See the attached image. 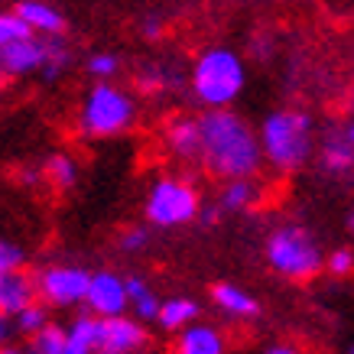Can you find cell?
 Returning a JSON list of instances; mask_svg holds the SVG:
<instances>
[{"label": "cell", "mask_w": 354, "mask_h": 354, "mask_svg": "<svg viewBox=\"0 0 354 354\" xmlns=\"http://www.w3.org/2000/svg\"><path fill=\"white\" fill-rule=\"evenodd\" d=\"M202 124V156L198 162L208 176L221 183H237V179H257L263 166L260 153V137L234 108L231 111H205L198 114Z\"/></svg>", "instance_id": "6da1fadb"}, {"label": "cell", "mask_w": 354, "mask_h": 354, "mask_svg": "<svg viewBox=\"0 0 354 354\" xmlns=\"http://www.w3.org/2000/svg\"><path fill=\"white\" fill-rule=\"evenodd\" d=\"M263 162L277 172H299L315 150V124L299 108L270 111L257 130Z\"/></svg>", "instance_id": "7a4b0ae2"}, {"label": "cell", "mask_w": 354, "mask_h": 354, "mask_svg": "<svg viewBox=\"0 0 354 354\" xmlns=\"http://www.w3.org/2000/svg\"><path fill=\"white\" fill-rule=\"evenodd\" d=\"M189 85H192L195 101L205 111H231V104L241 97L247 85V65L234 49L208 46L195 55Z\"/></svg>", "instance_id": "3957f363"}, {"label": "cell", "mask_w": 354, "mask_h": 354, "mask_svg": "<svg viewBox=\"0 0 354 354\" xmlns=\"http://www.w3.org/2000/svg\"><path fill=\"white\" fill-rule=\"evenodd\" d=\"M137 124V97L118 82H95L82 97L78 130L91 140H111L133 130Z\"/></svg>", "instance_id": "277c9868"}, {"label": "cell", "mask_w": 354, "mask_h": 354, "mask_svg": "<svg viewBox=\"0 0 354 354\" xmlns=\"http://www.w3.org/2000/svg\"><path fill=\"white\" fill-rule=\"evenodd\" d=\"M263 254H267L270 270L290 283L315 279L325 270V254L319 250V241L302 225H279L267 237Z\"/></svg>", "instance_id": "5b68a950"}, {"label": "cell", "mask_w": 354, "mask_h": 354, "mask_svg": "<svg viewBox=\"0 0 354 354\" xmlns=\"http://www.w3.org/2000/svg\"><path fill=\"white\" fill-rule=\"evenodd\" d=\"M143 215L156 227H183L202 215V195L185 176H160L147 192Z\"/></svg>", "instance_id": "8992f818"}, {"label": "cell", "mask_w": 354, "mask_h": 354, "mask_svg": "<svg viewBox=\"0 0 354 354\" xmlns=\"http://www.w3.org/2000/svg\"><path fill=\"white\" fill-rule=\"evenodd\" d=\"M88 286H91V270L75 267V263H53L36 277L39 302L55 309L82 306L88 299Z\"/></svg>", "instance_id": "52a82bcc"}, {"label": "cell", "mask_w": 354, "mask_h": 354, "mask_svg": "<svg viewBox=\"0 0 354 354\" xmlns=\"http://www.w3.org/2000/svg\"><path fill=\"white\" fill-rule=\"evenodd\" d=\"M147 325L133 315L120 319H97L95 328V354H137L147 348Z\"/></svg>", "instance_id": "ba28073f"}, {"label": "cell", "mask_w": 354, "mask_h": 354, "mask_svg": "<svg viewBox=\"0 0 354 354\" xmlns=\"http://www.w3.org/2000/svg\"><path fill=\"white\" fill-rule=\"evenodd\" d=\"M85 306L91 309L95 319H120L130 309L127 302V277H120L114 270H97L91 273Z\"/></svg>", "instance_id": "9c48e42d"}, {"label": "cell", "mask_w": 354, "mask_h": 354, "mask_svg": "<svg viewBox=\"0 0 354 354\" xmlns=\"http://www.w3.org/2000/svg\"><path fill=\"white\" fill-rule=\"evenodd\" d=\"M46 62H49V39H43V36H26L0 53V72L10 78L43 75Z\"/></svg>", "instance_id": "30bf717a"}, {"label": "cell", "mask_w": 354, "mask_h": 354, "mask_svg": "<svg viewBox=\"0 0 354 354\" xmlns=\"http://www.w3.org/2000/svg\"><path fill=\"white\" fill-rule=\"evenodd\" d=\"M36 302H39L36 277H30L26 270L0 273V315L3 319H17V315H23Z\"/></svg>", "instance_id": "8fae6325"}, {"label": "cell", "mask_w": 354, "mask_h": 354, "mask_svg": "<svg viewBox=\"0 0 354 354\" xmlns=\"http://www.w3.org/2000/svg\"><path fill=\"white\" fill-rule=\"evenodd\" d=\"M162 143L169 156H176L179 162H198L202 156V124L198 118H172L162 130Z\"/></svg>", "instance_id": "7c38bea8"}, {"label": "cell", "mask_w": 354, "mask_h": 354, "mask_svg": "<svg viewBox=\"0 0 354 354\" xmlns=\"http://www.w3.org/2000/svg\"><path fill=\"white\" fill-rule=\"evenodd\" d=\"M13 13L26 23V30L32 36H43V39H62L65 32V13L53 3H43V0H20Z\"/></svg>", "instance_id": "4fadbf2b"}, {"label": "cell", "mask_w": 354, "mask_h": 354, "mask_svg": "<svg viewBox=\"0 0 354 354\" xmlns=\"http://www.w3.org/2000/svg\"><path fill=\"white\" fill-rule=\"evenodd\" d=\"M176 354H227V342L221 328L208 322H195L189 325L185 332L176 335V344H172Z\"/></svg>", "instance_id": "5bb4252c"}, {"label": "cell", "mask_w": 354, "mask_h": 354, "mask_svg": "<svg viewBox=\"0 0 354 354\" xmlns=\"http://www.w3.org/2000/svg\"><path fill=\"white\" fill-rule=\"evenodd\" d=\"M212 302H215L225 315H231V319H254V315H260L257 296H250V292H247L244 286H237V283H215V286H212Z\"/></svg>", "instance_id": "9a60e30c"}, {"label": "cell", "mask_w": 354, "mask_h": 354, "mask_svg": "<svg viewBox=\"0 0 354 354\" xmlns=\"http://www.w3.org/2000/svg\"><path fill=\"white\" fill-rule=\"evenodd\" d=\"M195 319H198V302L189 299V296H169V299H162L160 306V328H166V332H185L189 325H195Z\"/></svg>", "instance_id": "2e32d148"}, {"label": "cell", "mask_w": 354, "mask_h": 354, "mask_svg": "<svg viewBox=\"0 0 354 354\" xmlns=\"http://www.w3.org/2000/svg\"><path fill=\"white\" fill-rule=\"evenodd\" d=\"M127 302H130V312H133L137 322H156V319H160L162 302L156 299L153 286L143 277H127Z\"/></svg>", "instance_id": "e0dca14e"}, {"label": "cell", "mask_w": 354, "mask_h": 354, "mask_svg": "<svg viewBox=\"0 0 354 354\" xmlns=\"http://www.w3.org/2000/svg\"><path fill=\"white\" fill-rule=\"evenodd\" d=\"M260 189L257 179H237V183H225L221 189V198H218V208L221 212H247V208H254L260 202Z\"/></svg>", "instance_id": "ac0fdd59"}, {"label": "cell", "mask_w": 354, "mask_h": 354, "mask_svg": "<svg viewBox=\"0 0 354 354\" xmlns=\"http://www.w3.org/2000/svg\"><path fill=\"white\" fill-rule=\"evenodd\" d=\"M319 160L328 172H351L354 169V147L344 140V133H328L322 140V150H319Z\"/></svg>", "instance_id": "d6986e66"}, {"label": "cell", "mask_w": 354, "mask_h": 354, "mask_svg": "<svg viewBox=\"0 0 354 354\" xmlns=\"http://www.w3.org/2000/svg\"><path fill=\"white\" fill-rule=\"evenodd\" d=\"M43 179L53 185L55 192H68L72 185L78 183V162L68 156V153H53L49 160L43 162Z\"/></svg>", "instance_id": "ffe728a7"}, {"label": "cell", "mask_w": 354, "mask_h": 354, "mask_svg": "<svg viewBox=\"0 0 354 354\" xmlns=\"http://www.w3.org/2000/svg\"><path fill=\"white\" fill-rule=\"evenodd\" d=\"M95 328H97V319L91 312L78 315L75 322L65 328L62 354H95Z\"/></svg>", "instance_id": "44dd1931"}, {"label": "cell", "mask_w": 354, "mask_h": 354, "mask_svg": "<svg viewBox=\"0 0 354 354\" xmlns=\"http://www.w3.org/2000/svg\"><path fill=\"white\" fill-rule=\"evenodd\" d=\"M172 85H176V75L162 62H150L137 72V88L143 95H160V91H169Z\"/></svg>", "instance_id": "7402d4cb"}, {"label": "cell", "mask_w": 354, "mask_h": 354, "mask_svg": "<svg viewBox=\"0 0 354 354\" xmlns=\"http://www.w3.org/2000/svg\"><path fill=\"white\" fill-rule=\"evenodd\" d=\"M13 325H17V332L30 335V338H36V335L43 332V328H49V306H43V302H36V306H30V309L23 312V315H17L13 319Z\"/></svg>", "instance_id": "603a6c76"}, {"label": "cell", "mask_w": 354, "mask_h": 354, "mask_svg": "<svg viewBox=\"0 0 354 354\" xmlns=\"http://www.w3.org/2000/svg\"><path fill=\"white\" fill-rule=\"evenodd\" d=\"M26 36H32V32L26 30V23H23L17 13L0 10V53L10 49L13 43H20V39H26Z\"/></svg>", "instance_id": "cb8c5ba5"}, {"label": "cell", "mask_w": 354, "mask_h": 354, "mask_svg": "<svg viewBox=\"0 0 354 354\" xmlns=\"http://www.w3.org/2000/svg\"><path fill=\"white\" fill-rule=\"evenodd\" d=\"M85 68L95 82H114L120 72V59L114 53H95V55H88Z\"/></svg>", "instance_id": "d4e9b609"}, {"label": "cell", "mask_w": 354, "mask_h": 354, "mask_svg": "<svg viewBox=\"0 0 354 354\" xmlns=\"http://www.w3.org/2000/svg\"><path fill=\"white\" fill-rule=\"evenodd\" d=\"M72 65V49L65 46V39H49V62H46V72L43 78L46 82H53V78H59Z\"/></svg>", "instance_id": "484cf974"}, {"label": "cell", "mask_w": 354, "mask_h": 354, "mask_svg": "<svg viewBox=\"0 0 354 354\" xmlns=\"http://www.w3.org/2000/svg\"><path fill=\"white\" fill-rule=\"evenodd\" d=\"M62 344H65V328L49 325L36 338H30V354H62Z\"/></svg>", "instance_id": "4316f807"}, {"label": "cell", "mask_w": 354, "mask_h": 354, "mask_svg": "<svg viewBox=\"0 0 354 354\" xmlns=\"http://www.w3.org/2000/svg\"><path fill=\"white\" fill-rule=\"evenodd\" d=\"M325 273H332V277H351L354 273V250L348 247H335L332 254L325 257Z\"/></svg>", "instance_id": "83f0119b"}, {"label": "cell", "mask_w": 354, "mask_h": 354, "mask_svg": "<svg viewBox=\"0 0 354 354\" xmlns=\"http://www.w3.org/2000/svg\"><path fill=\"white\" fill-rule=\"evenodd\" d=\"M26 263V250H23L17 241H7L0 237V273H13V270H23Z\"/></svg>", "instance_id": "f1b7e54d"}, {"label": "cell", "mask_w": 354, "mask_h": 354, "mask_svg": "<svg viewBox=\"0 0 354 354\" xmlns=\"http://www.w3.org/2000/svg\"><path fill=\"white\" fill-rule=\"evenodd\" d=\"M147 244H150V231H147L143 225H133V227H127V231L120 234V247H124V250H130V254L143 250Z\"/></svg>", "instance_id": "f546056e"}, {"label": "cell", "mask_w": 354, "mask_h": 354, "mask_svg": "<svg viewBox=\"0 0 354 354\" xmlns=\"http://www.w3.org/2000/svg\"><path fill=\"white\" fill-rule=\"evenodd\" d=\"M140 30H143V36H147V39H160L162 30H166V23H162V17L150 13V17H143V23H140Z\"/></svg>", "instance_id": "4dcf8cb0"}, {"label": "cell", "mask_w": 354, "mask_h": 354, "mask_svg": "<svg viewBox=\"0 0 354 354\" xmlns=\"http://www.w3.org/2000/svg\"><path fill=\"white\" fill-rule=\"evenodd\" d=\"M263 354H306V351L296 348V344H290V342H277V344H267Z\"/></svg>", "instance_id": "1f68e13d"}, {"label": "cell", "mask_w": 354, "mask_h": 354, "mask_svg": "<svg viewBox=\"0 0 354 354\" xmlns=\"http://www.w3.org/2000/svg\"><path fill=\"white\" fill-rule=\"evenodd\" d=\"M218 215H221V208H202V215H198V221H205V225H215Z\"/></svg>", "instance_id": "d6a6232c"}, {"label": "cell", "mask_w": 354, "mask_h": 354, "mask_svg": "<svg viewBox=\"0 0 354 354\" xmlns=\"http://www.w3.org/2000/svg\"><path fill=\"white\" fill-rule=\"evenodd\" d=\"M10 328H13L10 319H3V315H0V344H3L7 338H10Z\"/></svg>", "instance_id": "836d02e7"}, {"label": "cell", "mask_w": 354, "mask_h": 354, "mask_svg": "<svg viewBox=\"0 0 354 354\" xmlns=\"http://www.w3.org/2000/svg\"><path fill=\"white\" fill-rule=\"evenodd\" d=\"M342 133H344V140H348V143H351V147H354V120H348V124H344V130H342Z\"/></svg>", "instance_id": "e575fe53"}, {"label": "cell", "mask_w": 354, "mask_h": 354, "mask_svg": "<svg viewBox=\"0 0 354 354\" xmlns=\"http://www.w3.org/2000/svg\"><path fill=\"white\" fill-rule=\"evenodd\" d=\"M0 354H26V351H20V348H0Z\"/></svg>", "instance_id": "d590c367"}, {"label": "cell", "mask_w": 354, "mask_h": 354, "mask_svg": "<svg viewBox=\"0 0 354 354\" xmlns=\"http://www.w3.org/2000/svg\"><path fill=\"white\" fill-rule=\"evenodd\" d=\"M344 354H354V342H351V344H348V351H344Z\"/></svg>", "instance_id": "8d00e7d4"}, {"label": "cell", "mask_w": 354, "mask_h": 354, "mask_svg": "<svg viewBox=\"0 0 354 354\" xmlns=\"http://www.w3.org/2000/svg\"><path fill=\"white\" fill-rule=\"evenodd\" d=\"M348 227H351V231H354V215H351V218H348Z\"/></svg>", "instance_id": "74e56055"}, {"label": "cell", "mask_w": 354, "mask_h": 354, "mask_svg": "<svg viewBox=\"0 0 354 354\" xmlns=\"http://www.w3.org/2000/svg\"><path fill=\"white\" fill-rule=\"evenodd\" d=\"M0 97H3V88H0Z\"/></svg>", "instance_id": "f35d334b"}]
</instances>
